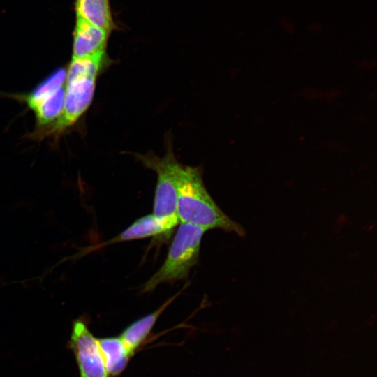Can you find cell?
Returning <instances> with one entry per match:
<instances>
[{
	"instance_id": "6da1fadb",
	"label": "cell",
	"mask_w": 377,
	"mask_h": 377,
	"mask_svg": "<svg viewBox=\"0 0 377 377\" xmlns=\"http://www.w3.org/2000/svg\"><path fill=\"white\" fill-rule=\"evenodd\" d=\"M177 216L179 223L219 228L245 235L244 228L226 215L207 191L199 168L180 164L177 176Z\"/></svg>"
},
{
	"instance_id": "7a4b0ae2",
	"label": "cell",
	"mask_w": 377,
	"mask_h": 377,
	"mask_svg": "<svg viewBox=\"0 0 377 377\" xmlns=\"http://www.w3.org/2000/svg\"><path fill=\"white\" fill-rule=\"evenodd\" d=\"M179 224L164 263L143 284V293L151 292L162 283L186 279L197 263L201 240L207 230L188 223Z\"/></svg>"
},
{
	"instance_id": "3957f363",
	"label": "cell",
	"mask_w": 377,
	"mask_h": 377,
	"mask_svg": "<svg viewBox=\"0 0 377 377\" xmlns=\"http://www.w3.org/2000/svg\"><path fill=\"white\" fill-rule=\"evenodd\" d=\"M138 156L145 166L157 175L153 214L172 231L179 223L177 216V176L180 163L171 149L162 158L154 154Z\"/></svg>"
},
{
	"instance_id": "277c9868",
	"label": "cell",
	"mask_w": 377,
	"mask_h": 377,
	"mask_svg": "<svg viewBox=\"0 0 377 377\" xmlns=\"http://www.w3.org/2000/svg\"><path fill=\"white\" fill-rule=\"evenodd\" d=\"M80 377H107L103 357L96 339L82 320H76L71 338Z\"/></svg>"
},
{
	"instance_id": "5b68a950",
	"label": "cell",
	"mask_w": 377,
	"mask_h": 377,
	"mask_svg": "<svg viewBox=\"0 0 377 377\" xmlns=\"http://www.w3.org/2000/svg\"><path fill=\"white\" fill-rule=\"evenodd\" d=\"M96 77L66 82L63 112L54 130H63L75 123L88 109L93 100Z\"/></svg>"
},
{
	"instance_id": "8992f818",
	"label": "cell",
	"mask_w": 377,
	"mask_h": 377,
	"mask_svg": "<svg viewBox=\"0 0 377 377\" xmlns=\"http://www.w3.org/2000/svg\"><path fill=\"white\" fill-rule=\"evenodd\" d=\"M110 33L76 17L73 58H82L105 50Z\"/></svg>"
},
{
	"instance_id": "52a82bcc",
	"label": "cell",
	"mask_w": 377,
	"mask_h": 377,
	"mask_svg": "<svg viewBox=\"0 0 377 377\" xmlns=\"http://www.w3.org/2000/svg\"><path fill=\"white\" fill-rule=\"evenodd\" d=\"M170 232L153 214H147L136 219L126 229L102 245H110L162 235H169Z\"/></svg>"
},
{
	"instance_id": "ba28073f",
	"label": "cell",
	"mask_w": 377,
	"mask_h": 377,
	"mask_svg": "<svg viewBox=\"0 0 377 377\" xmlns=\"http://www.w3.org/2000/svg\"><path fill=\"white\" fill-rule=\"evenodd\" d=\"M179 294L177 293L154 312L138 319L123 331L120 338L132 354L147 338L160 315Z\"/></svg>"
},
{
	"instance_id": "9c48e42d",
	"label": "cell",
	"mask_w": 377,
	"mask_h": 377,
	"mask_svg": "<svg viewBox=\"0 0 377 377\" xmlns=\"http://www.w3.org/2000/svg\"><path fill=\"white\" fill-rule=\"evenodd\" d=\"M76 17L110 33L114 28L109 0H75Z\"/></svg>"
},
{
	"instance_id": "30bf717a",
	"label": "cell",
	"mask_w": 377,
	"mask_h": 377,
	"mask_svg": "<svg viewBox=\"0 0 377 377\" xmlns=\"http://www.w3.org/2000/svg\"><path fill=\"white\" fill-rule=\"evenodd\" d=\"M98 341L107 374L112 377L117 376L126 368L133 354L120 337L103 338Z\"/></svg>"
},
{
	"instance_id": "8fae6325",
	"label": "cell",
	"mask_w": 377,
	"mask_h": 377,
	"mask_svg": "<svg viewBox=\"0 0 377 377\" xmlns=\"http://www.w3.org/2000/svg\"><path fill=\"white\" fill-rule=\"evenodd\" d=\"M108 61L105 50L85 57L73 58L67 71L66 82L82 78H97Z\"/></svg>"
},
{
	"instance_id": "7c38bea8",
	"label": "cell",
	"mask_w": 377,
	"mask_h": 377,
	"mask_svg": "<svg viewBox=\"0 0 377 377\" xmlns=\"http://www.w3.org/2000/svg\"><path fill=\"white\" fill-rule=\"evenodd\" d=\"M66 86L42 100L31 110L36 114L39 126H45L59 117L63 112Z\"/></svg>"
},
{
	"instance_id": "4fadbf2b",
	"label": "cell",
	"mask_w": 377,
	"mask_h": 377,
	"mask_svg": "<svg viewBox=\"0 0 377 377\" xmlns=\"http://www.w3.org/2000/svg\"><path fill=\"white\" fill-rule=\"evenodd\" d=\"M66 76L67 71L65 68H59L52 72L24 98L29 107L32 109L42 100L63 87Z\"/></svg>"
}]
</instances>
